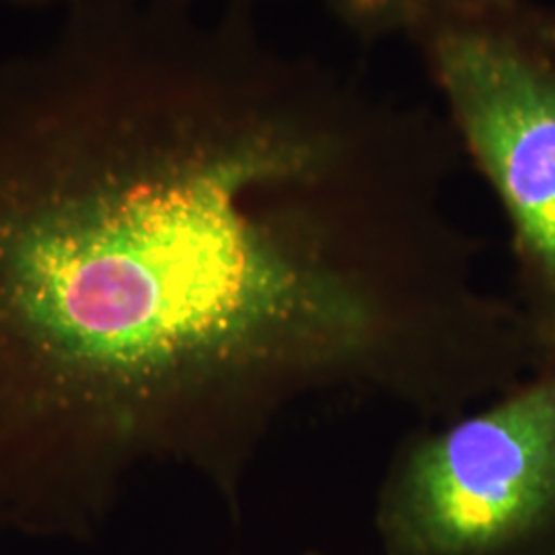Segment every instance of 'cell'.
Instances as JSON below:
<instances>
[{"label": "cell", "mask_w": 555, "mask_h": 555, "mask_svg": "<svg viewBox=\"0 0 555 555\" xmlns=\"http://www.w3.org/2000/svg\"><path fill=\"white\" fill-rule=\"evenodd\" d=\"M185 7L0 59V529L93 541L151 463L231 492L288 383L380 348L373 101Z\"/></svg>", "instance_id": "cell-1"}, {"label": "cell", "mask_w": 555, "mask_h": 555, "mask_svg": "<svg viewBox=\"0 0 555 555\" xmlns=\"http://www.w3.org/2000/svg\"><path fill=\"white\" fill-rule=\"evenodd\" d=\"M506 215L543 358H555V11L451 0L405 36Z\"/></svg>", "instance_id": "cell-2"}, {"label": "cell", "mask_w": 555, "mask_h": 555, "mask_svg": "<svg viewBox=\"0 0 555 555\" xmlns=\"http://www.w3.org/2000/svg\"><path fill=\"white\" fill-rule=\"evenodd\" d=\"M385 555H555V358L428 437L378 500Z\"/></svg>", "instance_id": "cell-3"}, {"label": "cell", "mask_w": 555, "mask_h": 555, "mask_svg": "<svg viewBox=\"0 0 555 555\" xmlns=\"http://www.w3.org/2000/svg\"><path fill=\"white\" fill-rule=\"evenodd\" d=\"M444 2L451 0H327L334 17L362 40L408 36Z\"/></svg>", "instance_id": "cell-4"}, {"label": "cell", "mask_w": 555, "mask_h": 555, "mask_svg": "<svg viewBox=\"0 0 555 555\" xmlns=\"http://www.w3.org/2000/svg\"><path fill=\"white\" fill-rule=\"evenodd\" d=\"M85 2H95V0H0V7H9V9H73ZM160 2H181V4H190L194 0H160Z\"/></svg>", "instance_id": "cell-5"}, {"label": "cell", "mask_w": 555, "mask_h": 555, "mask_svg": "<svg viewBox=\"0 0 555 555\" xmlns=\"http://www.w3.org/2000/svg\"><path fill=\"white\" fill-rule=\"evenodd\" d=\"M305 555H323V554H318V552H309V554H305Z\"/></svg>", "instance_id": "cell-6"}]
</instances>
